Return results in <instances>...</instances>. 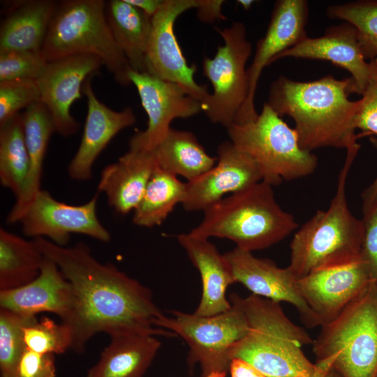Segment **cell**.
<instances>
[{
    "label": "cell",
    "mask_w": 377,
    "mask_h": 377,
    "mask_svg": "<svg viewBox=\"0 0 377 377\" xmlns=\"http://www.w3.org/2000/svg\"><path fill=\"white\" fill-rule=\"evenodd\" d=\"M236 282L252 294L280 303L286 302L297 310L300 319L308 327L320 326L315 313L302 297L297 279L287 267H279L274 261L259 258L251 252L237 247L224 253Z\"/></svg>",
    "instance_id": "cell-18"
},
{
    "label": "cell",
    "mask_w": 377,
    "mask_h": 377,
    "mask_svg": "<svg viewBox=\"0 0 377 377\" xmlns=\"http://www.w3.org/2000/svg\"><path fill=\"white\" fill-rule=\"evenodd\" d=\"M35 318L36 316H24L0 307L1 377H12L15 366L26 348L22 328Z\"/></svg>",
    "instance_id": "cell-34"
},
{
    "label": "cell",
    "mask_w": 377,
    "mask_h": 377,
    "mask_svg": "<svg viewBox=\"0 0 377 377\" xmlns=\"http://www.w3.org/2000/svg\"><path fill=\"white\" fill-rule=\"evenodd\" d=\"M229 371L231 377H267L253 366L239 358L231 360Z\"/></svg>",
    "instance_id": "cell-41"
},
{
    "label": "cell",
    "mask_w": 377,
    "mask_h": 377,
    "mask_svg": "<svg viewBox=\"0 0 377 377\" xmlns=\"http://www.w3.org/2000/svg\"><path fill=\"white\" fill-rule=\"evenodd\" d=\"M156 166L151 151L128 149L103 169L98 192L105 193L117 213L126 214L138 205Z\"/></svg>",
    "instance_id": "cell-23"
},
{
    "label": "cell",
    "mask_w": 377,
    "mask_h": 377,
    "mask_svg": "<svg viewBox=\"0 0 377 377\" xmlns=\"http://www.w3.org/2000/svg\"><path fill=\"white\" fill-rule=\"evenodd\" d=\"M103 65L92 54H75L48 61L36 80L40 101L51 113L56 132L68 137L77 132L78 122L71 114L73 103L82 98L85 81Z\"/></svg>",
    "instance_id": "cell-14"
},
{
    "label": "cell",
    "mask_w": 377,
    "mask_h": 377,
    "mask_svg": "<svg viewBox=\"0 0 377 377\" xmlns=\"http://www.w3.org/2000/svg\"><path fill=\"white\" fill-rule=\"evenodd\" d=\"M22 116L29 166L23 190L15 198L7 216L6 222L9 224L19 222L28 206L42 189L40 183L45 156L50 138L56 131L51 113L40 101L26 108Z\"/></svg>",
    "instance_id": "cell-24"
},
{
    "label": "cell",
    "mask_w": 377,
    "mask_h": 377,
    "mask_svg": "<svg viewBox=\"0 0 377 377\" xmlns=\"http://www.w3.org/2000/svg\"><path fill=\"white\" fill-rule=\"evenodd\" d=\"M357 153L346 151L329 207L317 210L293 235L288 268L297 279L360 258L363 222L351 213L346 198V181Z\"/></svg>",
    "instance_id": "cell-4"
},
{
    "label": "cell",
    "mask_w": 377,
    "mask_h": 377,
    "mask_svg": "<svg viewBox=\"0 0 377 377\" xmlns=\"http://www.w3.org/2000/svg\"><path fill=\"white\" fill-rule=\"evenodd\" d=\"M164 0H126L128 3L142 10L150 17H153L160 9Z\"/></svg>",
    "instance_id": "cell-43"
},
{
    "label": "cell",
    "mask_w": 377,
    "mask_h": 377,
    "mask_svg": "<svg viewBox=\"0 0 377 377\" xmlns=\"http://www.w3.org/2000/svg\"><path fill=\"white\" fill-rule=\"evenodd\" d=\"M323 377H341L337 371L334 369L329 370Z\"/></svg>",
    "instance_id": "cell-45"
},
{
    "label": "cell",
    "mask_w": 377,
    "mask_h": 377,
    "mask_svg": "<svg viewBox=\"0 0 377 377\" xmlns=\"http://www.w3.org/2000/svg\"><path fill=\"white\" fill-rule=\"evenodd\" d=\"M239 4H240L243 8L244 9H249L251 5L253 3V1L252 0H240L237 1Z\"/></svg>",
    "instance_id": "cell-44"
},
{
    "label": "cell",
    "mask_w": 377,
    "mask_h": 377,
    "mask_svg": "<svg viewBox=\"0 0 377 377\" xmlns=\"http://www.w3.org/2000/svg\"><path fill=\"white\" fill-rule=\"evenodd\" d=\"M47 61L40 50L0 52V82L17 79L36 80Z\"/></svg>",
    "instance_id": "cell-35"
},
{
    "label": "cell",
    "mask_w": 377,
    "mask_h": 377,
    "mask_svg": "<svg viewBox=\"0 0 377 377\" xmlns=\"http://www.w3.org/2000/svg\"><path fill=\"white\" fill-rule=\"evenodd\" d=\"M105 13L112 36L131 69L147 73V54L151 17L126 0H111Z\"/></svg>",
    "instance_id": "cell-27"
},
{
    "label": "cell",
    "mask_w": 377,
    "mask_h": 377,
    "mask_svg": "<svg viewBox=\"0 0 377 377\" xmlns=\"http://www.w3.org/2000/svg\"><path fill=\"white\" fill-rule=\"evenodd\" d=\"M331 18L344 20L353 25L365 59L377 57V1H356L327 8Z\"/></svg>",
    "instance_id": "cell-32"
},
{
    "label": "cell",
    "mask_w": 377,
    "mask_h": 377,
    "mask_svg": "<svg viewBox=\"0 0 377 377\" xmlns=\"http://www.w3.org/2000/svg\"><path fill=\"white\" fill-rule=\"evenodd\" d=\"M198 0H164L151 17V31L147 54V73L175 82L202 103L209 93L207 85L198 84L195 64L188 66L174 33L177 18L196 8Z\"/></svg>",
    "instance_id": "cell-12"
},
{
    "label": "cell",
    "mask_w": 377,
    "mask_h": 377,
    "mask_svg": "<svg viewBox=\"0 0 377 377\" xmlns=\"http://www.w3.org/2000/svg\"><path fill=\"white\" fill-rule=\"evenodd\" d=\"M308 13L305 0H279L275 3L266 33L258 40L253 61L247 68V98L236 124L252 121L258 116L254 98L261 73L279 54L307 37L305 27Z\"/></svg>",
    "instance_id": "cell-15"
},
{
    "label": "cell",
    "mask_w": 377,
    "mask_h": 377,
    "mask_svg": "<svg viewBox=\"0 0 377 377\" xmlns=\"http://www.w3.org/2000/svg\"><path fill=\"white\" fill-rule=\"evenodd\" d=\"M22 332L26 347L38 353L61 354L72 347L70 328L47 317L34 319L23 327Z\"/></svg>",
    "instance_id": "cell-33"
},
{
    "label": "cell",
    "mask_w": 377,
    "mask_h": 377,
    "mask_svg": "<svg viewBox=\"0 0 377 377\" xmlns=\"http://www.w3.org/2000/svg\"><path fill=\"white\" fill-rule=\"evenodd\" d=\"M57 3L51 0L13 3L1 25L0 52L40 50Z\"/></svg>",
    "instance_id": "cell-26"
},
{
    "label": "cell",
    "mask_w": 377,
    "mask_h": 377,
    "mask_svg": "<svg viewBox=\"0 0 377 377\" xmlns=\"http://www.w3.org/2000/svg\"><path fill=\"white\" fill-rule=\"evenodd\" d=\"M29 166L22 116L18 113L0 124V182L15 198L23 190Z\"/></svg>",
    "instance_id": "cell-31"
},
{
    "label": "cell",
    "mask_w": 377,
    "mask_h": 377,
    "mask_svg": "<svg viewBox=\"0 0 377 377\" xmlns=\"http://www.w3.org/2000/svg\"><path fill=\"white\" fill-rule=\"evenodd\" d=\"M103 0L58 2L40 49L48 62L75 54L98 57L123 86L131 84L130 64L109 27Z\"/></svg>",
    "instance_id": "cell-6"
},
{
    "label": "cell",
    "mask_w": 377,
    "mask_h": 377,
    "mask_svg": "<svg viewBox=\"0 0 377 377\" xmlns=\"http://www.w3.org/2000/svg\"><path fill=\"white\" fill-rule=\"evenodd\" d=\"M230 302L244 314L246 334L230 350L231 360L249 363L267 377H320L302 347L312 344L309 334L292 322L279 302L253 294H230Z\"/></svg>",
    "instance_id": "cell-3"
},
{
    "label": "cell",
    "mask_w": 377,
    "mask_h": 377,
    "mask_svg": "<svg viewBox=\"0 0 377 377\" xmlns=\"http://www.w3.org/2000/svg\"><path fill=\"white\" fill-rule=\"evenodd\" d=\"M110 337V343L85 377H143L161 341L154 335L140 333H119Z\"/></svg>",
    "instance_id": "cell-25"
},
{
    "label": "cell",
    "mask_w": 377,
    "mask_h": 377,
    "mask_svg": "<svg viewBox=\"0 0 377 377\" xmlns=\"http://www.w3.org/2000/svg\"><path fill=\"white\" fill-rule=\"evenodd\" d=\"M227 372L213 373L207 377H226Z\"/></svg>",
    "instance_id": "cell-46"
},
{
    "label": "cell",
    "mask_w": 377,
    "mask_h": 377,
    "mask_svg": "<svg viewBox=\"0 0 377 377\" xmlns=\"http://www.w3.org/2000/svg\"><path fill=\"white\" fill-rule=\"evenodd\" d=\"M43 254L54 261L72 286L74 309L66 325L71 330V348L82 352L99 332L176 336L155 328L163 316L152 300L150 290L110 263L103 264L83 242L73 246L57 245L47 239L34 238Z\"/></svg>",
    "instance_id": "cell-1"
},
{
    "label": "cell",
    "mask_w": 377,
    "mask_h": 377,
    "mask_svg": "<svg viewBox=\"0 0 377 377\" xmlns=\"http://www.w3.org/2000/svg\"><path fill=\"white\" fill-rule=\"evenodd\" d=\"M364 235L360 256L365 263L371 281L377 284V205L362 219Z\"/></svg>",
    "instance_id": "cell-39"
},
{
    "label": "cell",
    "mask_w": 377,
    "mask_h": 377,
    "mask_svg": "<svg viewBox=\"0 0 377 377\" xmlns=\"http://www.w3.org/2000/svg\"><path fill=\"white\" fill-rule=\"evenodd\" d=\"M289 57L326 60L344 68L351 75L354 93L360 95L363 94L370 75V64L362 54L356 31L346 22L330 27L320 37H306L279 54L274 61Z\"/></svg>",
    "instance_id": "cell-21"
},
{
    "label": "cell",
    "mask_w": 377,
    "mask_h": 377,
    "mask_svg": "<svg viewBox=\"0 0 377 377\" xmlns=\"http://www.w3.org/2000/svg\"><path fill=\"white\" fill-rule=\"evenodd\" d=\"M185 193L186 183L157 165L133 211V223L145 228L161 225L177 204L182 205Z\"/></svg>",
    "instance_id": "cell-30"
},
{
    "label": "cell",
    "mask_w": 377,
    "mask_h": 377,
    "mask_svg": "<svg viewBox=\"0 0 377 377\" xmlns=\"http://www.w3.org/2000/svg\"><path fill=\"white\" fill-rule=\"evenodd\" d=\"M203 212L191 233L228 239L250 252L279 242L298 226L293 214L277 203L272 186L264 181L226 196Z\"/></svg>",
    "instance_id": "cell-5"
},
{
    "label": "cell",
    "mask_w": 377,
    "mask_h": 377,
    "mask_svg": "<svg viewBox=\"0 0 377 377\" xmlns=\"http://www.w3.org/2000/svg\"><path fill=\"white\" fill-rule=\"evenodd\" d=\"M74 293L70 282L57 264L44 258L38 276L21 287L0 290V307L24 316L42 312L58 316L67 323L73 312Z\"/></svg>",
    "instance_id": "cell-19"
},
{
    "label": "cell",
    "mask_w": 377,
    "mask_h": 377,
    "mask_svg": "<svg viewBox=\"0 0 377 377\" xmlns=\"http://www.w3.org/2000/svg\"><path fill=\"white\" fill-rule=\"evenodd\" d=\"M231 306L229 310L211 316L172 311V317L163 315L156 326L170 330L186 342L188 364L193 366L198 363L202 377L228 372L230 350L248 332L244 314L236 305Z\"/></svg>",
    "instance_id": "cell-10"
},
{
    "label": "cell",
    "mask_w": 377,
    "mask_h": 377,
    "mask_svg": "<svg viewBox=\"0 0 377 377\" xmlns=\"http://www.w3.org/2000/svg\"><path fill=\"white\" fill-rule=\"evenodd\" d=\"M157 165L175 175L191 181L209 170L217 158L211 156L195 135L170 128L151 150Z\"/></svg>",
    "instance_id": "cell-28"
},
{
    "label": "cell",
    "mask_w": 377,
    "mask_h": 377,
    "mask_svg": "<svg viewBox=\"0 0 377 377\" xmlns=\"http://www.w3.org/2000/svg\"><path fill=\"white\" fill-rule=\"evenodd\" d=\"M100 193H96L87 202L69 205L56 200L46 190L41 189L28 206L18 223L24 235L43 237L65 246L72 234H81L103 242L111 236L99 221L96 205Z\"/></svg>",
    "instance_id": "cell-11"
},
{
    "label": "cell",
    "mask_w": 377,
    "mask_h": 377,
    "mask_svg": "<svg viewBox=\"0 0 377 377\" xmlns=\"http://www.w3.org/2000/svg\"><path fill=\"white\" fill-rule=\"evenodd\" d=\"M54 355L41 354L26 347L12 377H55Z\"/></svg>",
    "instance_id": "cell-38"
},
{
    "label": "cell",
    "mask_w": 377,
    "mask_h": 377,
    "mask_svg": "<svg viewBox=\"0 0 377 377\" xmlns=\"http://www.w3.org/2000/svg\"><path fill=\"white\" fill-rule=\"evenodd\" d=\"M88 78L82 87L87 101V114L79 147L68 166L70 178L86 181L92 177V169L97 157L111 140L121 130L133 126L136 117L127 107L114 111L96 96Z\"/></svg>",
    "instance_id": "cell-20"
},
{
    "label": "cell",
    "mask_w": 377,
    "mask_h": 377,
    "mask_svg": "<svg viewBox=\"0 0 377 377\" xmlns=\"http://www.w3.org/2000/svg\"><path fill=\"white\" fill-rule=\"evenodd\" d=\"M224 1L221 0H198L196 8L197 15L200 20L205 22H213L226 17L221 13Z\"/></svg>",
    "instance_id": "cell-40"
},
{
    "label": "cell",
    "mask_w": 377,
    "mask_h": 377,
    "mask_svg": "<svg viewBox=\"0 0 377 377\" xmlns=\"http://www.w3.org/2000/svg\"><path fill=\"white\" fill-rule=\"evenodd\" d=\"M371 281L360 256L344 265L311 272L297 279V286L321 326L335 319Z\"/></svg>",
    "instance_id": "cell-17"
},
{
    "label": "cell",
    "mask_w": 377,
    "mask_h": 377,
    "mask_svg": "<svg viewBox=\"0 0 377 377\" xmlns=\"http://www.w3.org/2000/svg\"><path fill=\"white\" fill-rule=\"evenodd\" d=\"M177 241L198 270L202 281V297L194 313L211 316L231 308L227 300L228 287L236 283L231 266L209 239L191 232L177 236Z\"/></svg>",
    "instance_id": "cell-22"
},
{
    "label": "cell",
    "mask_w": 377,
    "mask_h": 377,
    "mask_svg": "<svg viewBox=\"0 0 377 377\" xmlns=\"http://www.w3.org/2000/svg\"><path fill=\"white\" fill-rule=\"evenodd\" d=\"M370 140L377 151V137H372ZM362 201L363 214L368 213L377 205V176L362 192Z\"/></svg>",
    "instance_id": "cell-42"
},
{
    "label": "cell",
    "mask_w": 377,
    "mask_h": 377,
    "mask_svg": "<svg viewBox=\"0 0 377 377\" xmlns=\"http://www.w3.org/2000/svg\"><path fill=\"white\" fill-rule=\"evenodd\" d=\"M129 79L148 117L147 128L130 138L129 149L151 151L165 138L175 119L188 118L202 111V103L175 82L133 70Z\"/></svg>",
    "instance_id": "cell-13"
},
{
    "label": "cell",
    "mask_w": 377,
    "mask_h": 377,
    "mask_svg": "<svg viewBox=\"0 0 377 377\" xmlns=\"http://www.w3.org/2000/svg\"><path fill=\"white\" fill-rule=\"evenodd\" d=\"M216 164L198 177L186 182L182 203L186 211H202L225 198L263 180L257 165L230 141L217 149Z\"/></svg>",
    "instance_id": "cell-16"
},
{
    "label": "cell",
    "mask_w": 377,
    "mask_h": 377,
    "mask_svg": "<svg viewBox=\"0 0 377 377\" xmlns=\"http://www.w3.org/2000/svg\"><path fill=\"white\" fill-rule=\"evenodd\" d=\"M316 362L341 377H377V284L369 285L312 343Z\"/></svg>",
    "instance_id": "cell-7"
},
{
    "label": "cell",
    "mask_w": 377,
    "mask_h": 377,
    "mask_svg": "<svg viewBox=\"0 0 377 377\" xmlns=\"http://www.w3.org/2000/svg\"><path fill=\"white\" fill-rule=\"evenodd\" d=\"M40 101L36 80L17 79L0 82V124L22 108Z\"/></svg>",
    "instance_id": "cell-36"
},
{
    "label": "cell",
    "mask_w": 377,
    "mask_h": 377,
    "mask_svg": "<svg viewBox=\"0 0 377 377\" xmlns=\"http://www.w3.org/2000/svg\"><path fill=\"white\" fill-rule=\"evenodd\" d=\"M216 30L224 44L218 47L213 58L203 59V73L210 81L213 92L202 107L212 122L227 128L237 124L247 98L246 64L252 52V45L242 22Z\"/></svg>",
    "instance_id": "cell-9"
},
{
    "label": "cell",
    "mask_w": 377,
    "mask_h": 377,
    "mask_svg": "<svg viewBox=\"0 0 377 377\" xmlns=\"http://www.w3.org/2000/svg\"><path fill=\"white\" fill-rule=\"evenodd\" d=\"M354 93L351 77L337 80L327 75L311 82H298L284 76L270 87L268 105L281 117L290 116L295 122L300 147L312 151L321 147L359 150L355 119L359 100L351 101Z\"/></svg>",
    "instance_id": "cell-2"
},
{
    "label": "cell",
    "mask_w": 377,
    "mask_h": 377,
    "mask_svg": "<svg viewBox=\"0 0 377 377\" xmlns=\"http://www.w3.org/2000/svg\"><path fill=\"white\" fill-rule=\"evenodd\" d=\"M44 255L29 241L0 228V290L24 286L40 274Z\"/></svg>",
    "instance_id": "cell-29"
},
{
    "label": "cell",
    "mask_w": 377,
    "mask_h": 377,
    "mask_svg": "<svg viewBox=\"0 0 377 377\" xmlns=\"http://www.w3.org/2000/svg\"><path fill=\"white\" fill-rule=\"evenodd\" d=\"M371 71L355 119V128L363 135L377 137V58L369 61Z\"/></svg>",
    "instance_id": "cell-37"
},
{
    "label": "cell",
    "mask_w": 377,
    "mask_h": 377,
    "mask_svg": "<svg viewBox=\"0 0 377 377\" xmlns=\"http://www.w3.org/2000/svg\"><path fill=\"white\" fill-rule=\"evenodd\" d=\"M230 141L257 165L263 180L270 185L312 174L318 158L303 149L297 132L268 105L250 122L227 128Z\"/></svg>",
    "instance_id": "cell-8"
}]
</instances>
